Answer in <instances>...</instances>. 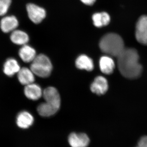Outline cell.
<instances>
[{
    "mask_svg": "<svg viewBox=\"0 0 147 147\" xmlns=\"http://www.w3.org/2000/svg\"><path fill=\"white\" fill-rule=\"evenodd\" d=\"M118 66L121 74L125 78L134 79L141 75L142 65L139 63V56L134 48H125L117 57Z\"/></svg>",
    "mask_w": 147,
    "mask_h": 147,
    "instance_id": "6da1fadb",
    "label": "cell"
},
{
    "mask_svg": "<svg viewBox=\"0 0 147 147\" xmlns=\"http://www.w3.org/2000/svg\"><path fill=\"white\" fill-rule=\"evenodd\" d=\"M45 102L38 106V113L42 117H48L57 113L61 105V98L57 90L53 87L46 88L42 92Z\"/></svg>",
    "mask_w": 147,
    "mask_h": 147,
    "instance_id": "7a4b0ae2",
    "label": "cell"
},
{
    "mask_svg": "<svg viewBox=\"0 0 147 147\" xmlns=\"http://www.w3.org/2000/svg\"><path fill=\"white\" fill-rule=\"evenodd\" d=\"M99 47L103 53L117 57L125 48L123 40L115 33L107 34L102 37L99 42Z\"/></svg>",
    "mask_w": 147,
    "mask_h": 147,
    "instance_id": "3957f363",
    "label": "cell"
},
{
    "mask_svg": "<svg viewBox=\"0 0 147 147\" xmlns=\"http://www.w3.org/2000/svg\"><path fill=\"white\" fill-rule=\"evenodd\" d=\"M30 69L34 75L46 78L51 74L53 66L50 59L47 56L40 54L36 56L32 62Z\"/></svg>",
    "mask_w": 147,
    "mask_h": 147,
    "instance_id": "277c9868",
    "label": "cell"
},
{
    "mask_svg": "<svg viewBox=\"0 0 147 147\" xmlns=\"http://www.w3.org/2000/svg\"><path fill=\"white\" fill-rule=\"evenodd\" d=\"M26 8L29 18L34 24H39L45 18L46 12L42 7L34 4L29 3Z\"/></svg>",
    "mask_w": 147,
    "mask_h": 147,
    "instance_id": "5b68a950",
    "label": "cell"
},
{
    "mask_svg": "<svg viewBox=\"0 0 147 147\" xmlns=\"http://www.w3.org/2000/svg\"><path fill=\"white\" fill-rule=\"evenodd\" d=\"M68 141L71 147H87L90 142L89 138L86 134L75 132L69 134Z\"/></svg>",
    "mask_w": 147,
    "mask_h": 147,
    "instance_id": "8992f818",
    "label": "cell"
},
{
    "mask_svg": "<svg viewBox=\"0 0 147 147\" xmlns=\"http://www.w3.org/2000/svg\"><path fill=\"white\" fill-rule=\"evenodd\" d=\"M108 81L102 76L96 77L90 86L92 92L97 95L104 94L108 90Z\"/></svg>",
    "mask_w": 147,
    "mask_h": 147,
    "instance_id": "52a82bcc",
    "label": "cell"
},
{
    "mask_svg": "<svg viewBox=\"0 0 147 147\" xmlns=\"http://www.w3.org/2000/svg\"><path fill=\"white\" fill-rule=\"evenodd\" d=\"M34 119L31 114L27 111H24L18 113L16 117V122L18 127L27 129L31 126Z\"/></svg>",
    "mask_w": 147,
    "mask_h": 147,
    "instance_id": "ba28073f",
    "label": "cell"
},
{
    "mask_svg": "<svg viewBox=\"0 0 147 147\" xmlns=\"http://www.w3.org/2000/svg\"><path fill=\"white\" fill-rule=\"evenodd\" d=\"M24 92L25 96L32 100H35L39 99L42 95L40 87L34 83L25 86Z\"/></svg>",
    "mask_w": 147,
    "mask_h": 147,
    "instance_id": "9c48e42d",
    "label": "cell"
},
{
    "mask_svg": "<svg viewBox=\"0 0 147 147\" xmlns=\"http://www.w3.org/2000/svg\"><path fill=\"white\" fill-rule=\"evenodd\" d=\"M18 22L15 16H7L3 17L0 22V27L5 33H8L15 30L18 27Z\"/></svg>",
    "mask_w": 147,
    "mask_h": 147,
    "instance_id": "30bf717a",
    "label": "cell"
},
{
    "mask_svg": "<svg viewBox=\"0 0 147 147\" xmlns=\"http://www.w3.org/2000/svg\"><path fill=\"white\" fill-rule=\"evenodd\" d=\"M34 74L30 68L22 67L17 73L18 81L22 85L25 86L33 83L35 80Z\"/></svg>",
    "mask_w": 147,
    "mask_h": 147,
    "instance_id": "8fae6325",
    "label": "cell"
},
{
    "mask_svg": "<svg viewBox=\"0 0 147 147\" xmlns=\"http://www.w3.org/2000/svg\"><path fill=\"white\" fill-rule=\"evenodd\" d=\"M21 68L17 61L14 58H10L4 64L3 72L7 76L11 77L18 73Z\"/></svg>",
    "mask_w": 147,
    "mask_h": 147,
    "instance_id": "7c38bea8",
    "label": "cell"
},
{
    "mask_svg": "<svg viewBox=\"0 0 147 147\" xmlns=\"http://www.w3.org/2000/svg\"><path fill=\"white\" fill-rule=\"evenodd\" d=\"M18 54L21 60L27 63L32 62L36 56L35 50L26 44L20 48Z\"/></svg>",
    "mask_w": 147,
    "mask_h": 147,
    "instance_id": "4fadbf2b",
    "label": "cell"
},
{
    "mask_svg": "<svg viewBox=\"0 0 147 147\" xmlns=\"http://www.w3.org/2000/svg\"><path fill=\"white\" fill-rule=\"evenodd\" d=\"M99 66L102 73L106 74H110L114 71L115 63L114 61L109 56H103L99 61Z\"/></svg>",
    "mask_w": 147,
    "mask_h": 147,
    "instance_id": "5bb4252c",
    "label": "cell"
},
{
    "mask_svg": "<svg viewBox=\"0 0 147 147\" xmlns=\"http://www.w3.org/2000/svg\"><path fill=\"white\" fill-rule=\"evenodd\" d=\"M10 39L14 44L18 45H26L29 40L28 35L26 33L19 30H15L10 36Z\"/></svg>",
    "mask_w": 147,
    "mask_h": 147,
    "instance_id": "9a60e30c",
    "label": "cell"
},
{
    "mask_svg": "<svg viewBox=\"0 0 147 147\" xmlns=\"http://www.w3.org/2000/svg\"><path fill=\"white\" fill-rule=\"evenodd\" d=\"M76 65L78 69L91 71L94 69L93 62L91 58L86 55L79 56L76 61Z\"/></svg>",
    "mask_w": 147,
    "mask_h": 147,
    "instance_id": "2e32d148",
    "label": "cell"
},
{
    "mask_svg": "<svg viewBox=\"0 0 147 147\" xmlns=\"http://www.w3.org/2000/svg\"><path fill=\"white\" fill-rule=\"evenodd\" d=\"M94 25L97 28L107 26L110 23V16L105 12L94 13L92 16Z\"/></svg>",
    "mask_w": 147,
    "mask_h": 147,
    "instance_id": "e0dca14e",
    "label": "cell"
},
{
    "mask_svg": "<svg viewBox=\"0 0 147 147\" xmlns=\"http://www.w3.org/2000/svg\"><path fill=\"white\" fill-rule=\"evenodd\" d=\"M135 37L139 43L147 45V29L136 30Z\"/></svg>",
    "mask_w": 147,
    "mask_h": 147,
    "instance_id": "ac0fdd59",
    "label": "cell"
},
{
    "mask_svg": "<svg viewBox=\"0 0 147 147\" xmlns=\"http://www.w3.org/2000/svg\"><path fill=\"white\" fill-rule=\"evenodd\" d=\"M11 0H0V16L5 15L11 4Z\"/></svg>",
    "mask_w": 147,
    "mask_h": 147,
    "instance_id": "d6986e66",
    "label": "cell"
},
{
    "mask_svg": "<svg viewBox=\"0 0 147 147\" xmlns=\"http://www.w3.org/2000/svg\"><path fill=\"white\" fill-rule=\"evenodd\" d=\"M147 29V16H141L136 24V30Z\"/></svg>",
    "mask_w": 147,
    "mask_h": 147,
    "instance_id": "ffe728a7",
    "label": "cell"
},
{
    "mask_svg": "<svg viewBox=\"0 0 147 147\" xmlns=\"http://www.w3.org/2000/svg\"><path fill=\"white\" fill-rule=\"evenodd\" d=\"M135 147H147V136L142 137L138 142V145Z\"/></svg>",
    "mask_w": 147,
    "mask_h": 147,
    "instance_id": "44dd1931",
    "label": "cell"
},
{
    "mask_svg": "<svg viewBox=\"0 0 147 147\" xmlns=\"http://www.w3.org/2000/svg\"><path fill=\"white\" fill-rule=\"evenodd\" d=\"M82 2L87 5H92L95 2L96 0H81Z\"/></svg>",
    "mask_w": 147,
    "mask_h": 147,
    "instance_id": "7402d4cb",
    "label": "cell"
}]
</instances>
